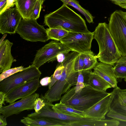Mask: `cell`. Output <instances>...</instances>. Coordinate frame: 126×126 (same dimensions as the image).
Here are the masks:
<instances>
[{"mask_svg":"<svg viewBox=\"0 0 126 126\" xmlns=\"http://www.w3.org/2000/svg\"><path fill=\"white\" fill-rule=\"evenodd\" d=\"M44 23L49 28H59L69 32L88 33L85 21L65 4L44 17Z\"/></svg>","mask_w":126,"mask_h":126,"instance_id":"cell-1","label":"cell"},{"mask_svg":"<svg viewBox=\"0 0 126 126\" xmlns=\"http://www.w3.org/2000/svg\"><path fill=\"white\" fill-rule=\"evenodd\" d=\"M80 54L73 51L68 53L63 62L59 63L62 69V76L43 95L47 101L52 103L59 100L62 94L65 93L72 86L76 85L78 72L74 70V65Z\"/></svg>","mask_w":126,"mask_h":126,"instance_id":"cell-2","label":"cell"},{"mask_svg":"<svg viewBox=\"0 0 126 126\" xmlns=\"http://www.w3.org/2000/svg\"><path fill=\"white\" fill-rule=\"evenodd\" d=\"M111 93L97 90L88 85L76 93L74 86L62 96L60 101L73 109L84 111Z\"/></svg>","mask_w":126,"mask_h":126,"instance_id":"cell-3","label":"cell"},{"mask_svg":"<svg viewBox=\"0 0 126 126\" xmlns=\"http://www.w3.org/2000/svg\"><path fill=\"white\" fill-rule=\"evenodd\" d=\"M94 33V39L99 47L96 55L100 62L113 66L122 57L110 33L108 24L106 22L98 24Z\"/></svg>","mask_w":126,"mask_h":126,"instance_id":"cell-4","label":"cell"},{"mask_svg":"<svg viewBox=\"0 0 126 126\" xmlns=\"http://www.w3.org/2000/svg\"><path fill=\"white\" fill-rule=\"evenodd\" d=\"M109 31L122 56H126V19L116 10L111 15L108 24Z\"/></svg>","mask_w":126,"mask_h":126,"instance_id":"cell-5","label":"cell"},{"mask_svg":"<svg viewBox=\"0 0 126 126\" xmlns=\"http://www.w3.org/2000/svg\"><path fill=\"white\" fill-rule=\"evenodd\" d=\"M16 33L23 39L32 42H45L49 39L47 30L39 24L37 20L22 18Z\"/></svg>","mask_w":126,"mask_h":126,"instance_id":"cell-6","label":"cell"},{"mask_svg":"<svg viewBox=\"0 0 126 126\" xmlns=\"http://www.w3.org/2000/svg\"><path fill=\"white\" fill-rule=\"evenodd\" d=\"M27 69L16 73L0 81V91L6 94L15 88L40 77L39 68L32 64Z\"/></svg>","mask_w":126,"mask_h":126,"instance_id":"cell-7","label":"cell"},{"mask_svg":"<svg viewBox=\"0 0 126 126\" xmlns=\"http://www.w3.org/2000/svg\"><path fill=\"white\" fill-rule=\"evenodd\" d=\"M93 39V32L84 33L69 32L67 35L60 41L71 51L81 54L92 51L91 48Z\"/></svg>","mask_w":126,"mask_h":126,"instance_id":"cell-8","label":"cell"},{"mask_svg":"<svg viewBox=\"0 0 126 126\" xmlns=\"http://www.w3.org/2000/svg\"><path fill=\"white\" fill-rule=\"evenodd\" d=\"M71 51L60 41H52L37 50L32 65L39 68L45 63L56 59L60 53Z\"/></svg>","mask_w":126,"mask_h":126,"instance_id":"cell-9","label":"cell"},{"mask_svg":"<svg viewBox=\"0 0 126 126\" xmlns=\"http://www.w3.org/2000/svg\"><path fill=\"white\" fill-rule=\"evenodd\" d=\"M22 18L16 7L4 11L0 14V33H15Z\"/></svg>","mask_w":126,"mask_h":126,"instance_id":"cell-10","label":"cell"},{"mask_svg":"<svg viewBox=\"0 0 126 126\" xmlns=\"http://www.w3.org/2000/svg\"><path fill=\"white\" fill-rule=\"evenodd\" d=\"M40 78L34 79L12 89L6 94L5 101L11 104L18 99L33 94L40 86Z\"/></svg>","mask_w":126,"mask_h":126,"instance_id":"cell-11","label":"cell"},{"mask_svg":"<svg viewBox=\"0 0 126 126\" xmlns=\"http://www.w3.org/2000/svg\"><path fill=\"white\" fill-rule=\"evenodd\" d=\"M39 96V94L35 93L27 97L0 108V113L7 118L13 115H17L25 110L34 109L35 100Z\"/></svg>","mask_w":126,"mask_h":126,"instance_id":"cell-12","label":"cell"},{"mask_svg":"<svg viewBox=\"0 0 126 126\" xmlns=\"http://www.w3.org/2000/svg\"><path fill=\"white\" fill-rule=\"evenodd\" d=\"M111 98V93L84 111V117L96 120L105 119L106 115L110 111Z\"/></svg>","mask_w":126,"mask_h":126,"instance_id":"cell-13","label":"cell"},{"mask_svg":"<svg viewBox=\"0 0 126 126\" xmlns=\"http://www.w3.org/2000/svg\"><path fill=\"white\" fill-rule=\"evenodd\" d=\"M113 66L98 62L93 69V72L103 78L110 84L112 87L114 88L117 86V78L115 75Z\"/></svg>","mask_w":126,"mask_h":126,"instance_id":"cell-14","label":"cell"},{"mask_svg":"<svg viewBox=\"0 0 126 126\" xmlns=\"http://www.w3.org/2000/svg\"><path fill=\"white\" fill-rule=\"evenodd\" d=\"M13 44L6 39L0 45V73L10 68L14 59L11 53Z\"/></svg>","mask_w":126,"mask_h":126,"instance_id":"cell-15","label":"cell"},{"mask_svg":"<svg viewBox=\"0 0 126 126\" xmlns=\"http://www.w3.org/2000/svg\"><path fill=\"white\" fill-rule=\"evenodd\" d=\"M84 82L85 85H89L94 89L102 92H106L107 89L112 87L109 82L91 70L85 76Z\"/></svg>","mask_w":126,"mask_h":126,"instance_id":"cell-16","label":"cell"},{"mask_svg":"<svg viewBox=\"0 0 126 126\" xmlns=\"http://www.w3.org/2000/svg\"><path fill=\"white\" fill-rule=\"evenodd\" d=\"M20 122L26 126H67L63 121L44 118H34L23 117Z\"/></svg>","mask_w":126,"mask_h":126,"instance_id":"cell-17","label":"cell"},{"mask_svg":"<svg viewBox=\"0 0 126 126\" xmlns=\"http://www.w3.org/2000/svg\"><path fill=\"white\" fill-rule=\"evenodd\" d=\"M111 93L110 110L116 107H126V89H122L117 86Z\"/></svg>","mask_w":126,"mask_h":126,"instance_id":"cell-18","label":"cell"},{"mask_svg":"<svg viewBox=\"0 0 126 126\" xmlns=\"http://www.w3.org/2000/svg\"><path fill=\"white\" fill-rule=\"evenodd\" d=\"M37 0H15V5L22 18H30Z\"/></svg>","mask_w":126,"mask_h":126,"instance_id":"cell-19","label":"cell"},{"mask_svg":"<svg viewBox=\"0 0 126 126\" xmlns=\"http://www.w3.org/2000/svg\"><path fill=\"white\" fill-rule=\"evenodd\" d=\"M51 105L57 111L68 115L84 118V111H79L68 106L60 102L53 105L51 103Z\"/></svg>","mask_w":126,"mask_h":126,"instance_id":"cell-20","label":"cell"},{"mask_svg":"<svg viewBox=\"0 0 126 126\" xmlns=\"http://www.w3.org/2000/svg\"><path fill=\"white\" fill-rule=\"evenodd\" d=\"M63 4L72 6L77 9L86 17L87 22L89 23H93L94 17L89 11L83 8L79 5V2L76 0H60Z\"/></svg>","mask_w":126,"mask_h":126,"instance_id":"cell-21","label":"cell"},{"mask_svg":"<svg viewBox=\"0 0 126 126\" xmlns=\"http://www.w3.org/2000/svg\"><path fill=\"white\" fill-rule=\"evenodd\" d=\"M81 54L84 63L83 70H91L93 69L98 62L96 56L92 51Z\"/></svg>","mask_w":126,"mask_h":126,"instance_id":"cell-22","label":"cell"},{"mask_svg":"<svg viewBox=\"0 0 126 126\" xmlns=\"http://www.w3.org/2000/svg\"><path fill=\"white\" fill-rule=\"evenodd\" d=\"M47 33L49 39L60 41L62 39L67 35L68 31L59 28H47Z\"/></svg>","mask_w":126,"mask_h":126,"instance_id":"cell-23","label":"cell"},{"mask_svg":"<svg viewBox=\"0 0 126 126\" xmlns=\"http://www.w3.org/2000/svg\"><path fill=\"white\" fill-rule=\"evenodd\" d=\"M107 116L118 120L126 122V107H120L112 109L108 113Z\"/></svg>","mask_w":126,"mask_h":126,"instance_id":"cell-24","label":"cell"},{"mask_svg":"<svg viewBox=\"0 0 126 126\" xmlns=\"http://www.w3.org/2000/svg\"><path fill=\"white\" fill-rule=\"evenodd\" d=\"M86 70L78 71V76L77 83L75 86L76 93L80 92L85 87L84 83V76Z\"/></svg>","mask_w":126,"mask_h":126,"instance_id":"cell-25","label":"cell"},{"mask_svg":"<svg viewBox=\"0 0 126 126\" xmlns=\"http://www.w3.org/2000/svg\"><path fill=\"white\" fill-rule=\"evenodd\" d=\"M29 67H24L23 66H21L17 67L10 68L3 71L0 74V81L16 73L27 69Z\"/></svg>","mask_w":126,"mask_h":126,"instance_id":"cell-26","label":"cell"},{"mask_svg":"<svg viewBox=\"0 0 126 126\" xmlns=\"http://www.w3.org/2000/svg\"><path fill=\"white\" fill-rule=\"evenodd\" d=\"M62 71V69L58 64H57L54 74L51 76L50 82L48 85V89H50L52 86L61 78Z\"/></svg>","mask_w":126,"mask_h":126,"instance_id":"cell-27","label":"cell"},{"mask_svg":"<svg viewBox=\"0 0 126 126\" xmlns=\"http://www.w3.org/2000/svg\"><path fill=\"white\" fill-rule=\"evenodd\" d=\"M114 69L117 79L126 78V63L115 65L114 67Z\"/></svg>","mask_w":126,"mask_h":126,"instance_id":"cell-28","label":"cell"},{"mask_svg":"<svg viewBox=\"0 0 126 126\" xmlns=\"http://www.w3.org/2000/svg\"><path fill=\"white\" fill-rule=\"evenodd\" d=\"M45 0H37L33 8V12L30 19L37 20L40 16L42 5Z\"/></svg>","mask_w":126,"mask_h":126,"instance_id":"cell-29","label":"cell"},{"mask_svg":"<svg viewBox=\"0 0 126 126\" xmlns=\"http://www.w3.org/2000/svg\"><path fill=\"white\" fill-rule=\"evenodd\" d=\"M84 63L83 58L80 54L76 59L74 65V69L76 71L83 70Z\"/></svg>","mask_w":126,"mask_h":126,"instance_id":"cell-30","label":"cell"},{"mask_svg":"<svg viewBox=\"0 0 126 126\" xmlns=\"http://www.w3.org/2000/svg\"><path fill=\"white\" fill-rule=\"evenodd\" d=\"M45 104L43 100L41 97L37 99L34 103V109L35 112H38L45 106Z\"/></svg>","mask_w":126,"mask_h":126,"instance_id":"cell-31","label":"cell"},{"mask_svg":"<svg viewBox=\"0 0 126 126\" xmlns=\"http://www.w3.org/2000/svg\"><path fill=\"white\" fill-rule=\"evenodd\" d=\"M70 51L63 52L59 53L57 56L56 59L58 63L63 62L65 59Z\"/></svg>","mask_w":126,"mask_h":126,"instance_id":"cell-32","label":"cell"},{"mask_svg":"<svg viewBox=\"0 0 126 126\" xmlns=\"http://www.w3.org/2000/svg\"><path fill=\"white\" fill-rule=\"evenodd\" d=\"M15 0H7L6 5L3 9L0 11V14L4 11L14 7L15 5Z\"/></svg>","mask_w":126,"mask_h":126,"instance_id":"cell-33","label":"cell"},{"mask_svg":"<svg viewBox=\"0 0 126 126\" xmlns=\"http://www.w3.org/2000/svg\"><path fill=\"white\" fill-rule=\"evenodd\" d=\"M51 76L45 77L41 79L40 83L42 86H46L48 85L50 82Z\"/></svg>","mask_w":126,"mask_h":126,"instance_id":"cell-34","label":"cell"},{"mask_svg":"<svg viewBox=\"0 0 126 126\" xmlns=\"http://www.w3.org/2000/svg\"><path fill=\"white\" fill-rule=\"evenodd\" d=\"M6 118L3 115H0V126H6L7 125Z\"/></svg>","mask_w":126,"mask_h":126,"instance_id":"cell-35","label":"cell"},{"mask_svg":"<svg viewBox=\"0 0 126 126\" xmlns=\"http://www.w3.org/2000/svg\"><path fill=\"white\" fill-rule=\"evenodd\" d=\"M5 95L3 92L0 91V108L2 106L3 104L5 105L4 101Z\"/></svg>","mask_w":126,"mask_h":126,"instance_id":"cell-36","label":"cell"},{"mask_svg":"<svg viewBox=\"0 0 126 126\" xmlns=\"http://www.w3.org/2000/svg\"><path fill=\"white\" fill-rule=\"evenodd\" d=\"M126 63V56H122L116 63L115 65Z\"/></svg>","mask_w":126,"mask_h":126,"instance_id":"cell-37","label":"cell"},{"mask_svg":"<svg viewBox=\"0 0 126 126\" xmlns=\"http://www.w3.org/2000/svg\"><path fill=\"white\" fill-rule=\"evenodd\" d=\"M7 0H0V11L5 7Z\"/></svg>","mask_w":126,"mask_h":126,"instance_id":"cell-38","label":"cell"},{"mask_svg":"<svg viewBox=\"0 0 126 126\" xmlns=\"http://www.w3.org/2000/svg\"><path fill=\"white\" fill-rule=\"evenodd\" d=\"M7 35V34L6 33L4 34L3 35V36L1 38V39L0 40V45H1L2 44V43L4 41V40L6 37Z\"/></svg>","mask_w":126,"mask_h":126,"instance_id":"cell-39","label":"cell"},{"mask_svg":"<svg viewBox=\"0 0 126 126\" xmlns=\"http://www.w3.org/2000/svg\"><path fill=\"white\" fill-rule=\"evenodd\" d=\"M118 5L122 8L126 9V4L119 3Z\"/></svg>","mask_w":126,"mask_h":126,"instance_id":"cell-40","label":"cell"},{"mask_svg":"<svg viewBox=\"0 0 126 126\" xmlns=\"http://www.w3.org/2000/svg\"><path fill=\"white\" fill-rule=\"evenodd\" d=\"M120 3L126 4V0H117Z\"/></svg>","mask_w":126,"mask_h":126,"instance_id":"cell-41","label":"cell"},{"mask_svg":"<svg viewBox=\"0 0 126 126\" xmlns=\"http://www.w3.org/2000/svg\"><path fill=\"white\" fill-rule=\"evenodd\" d=\"M120 11L124 17L126 19V12H123L121 10H120Z\"/></svg>","mask_w":126,"mask_h":126,"instance_id":"cell-42","label":"cell"},{"mask_svg":"<svg viewBox=\"0 0 126 126\" xmlns=\"http://www.w3.org/2000/svg\"><path fill=\"white\" fill-rule=\"evenodd\" d=\"M111 0L114 2V3L117 5H118V4L120 3L117 0Z\"/></svg>","mask_w":126,"mask_h":126,"instance_id":"cell-43","label":"cell"},{"mask_svg":"<svg viewBox=\"0 0 126 126\" xmlns=\"http://www.w3.org/2000/svg\"><path fill=\"white\" fill-rule=\"evenodd\" d=\"M124 81L126 82V78L124 79Z\"/></svg>","mask_w":126,"mask_h":126,"instance_id":"cell-44","label":"cell"}]
</instances>
